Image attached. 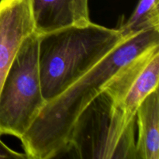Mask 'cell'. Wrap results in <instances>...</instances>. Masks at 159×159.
<instances>
[{"mask_svg":"<svg viewBox=\"0 0 159 159\" xmlns=\"http://www.w3.org/2000/svg\"><path fill=\"white\" fill-rule=\"evenodd\" d=\"M126 39L119 29L91 21L39 34V72L46 102L61 94Z\"/></svg>","mask_w":159,"mask_h":159,"instance_id":"obj_2","label":"cell"},{"mask_svg":"<svg viewBox=\"0 0 159 159\" xmlns=\"http://www.w3.org/2000/svg\"><path fill=\"white\" fill-rule=\"evenodd\" d=\"M137 159H159V92L148 95L136 111Z\"/></svg>","mask_w":159,"mask_h":159,"instance_id":"obj_8","label":"cell"},{"mask_svg":"<svg viewBox=\"0 0 159 159\" xmlns=\"http://www.w3.org/2000/svg\"><path fill=\"white\" fill-rule=\"evenodd\" d=\"M34 33L31 0H0V92L19 49Z\"/></svg>","mask_w":159,"mask_h":159,"instance_id":"obj_6","label":"cell"},{"mask_svg":"<svg viewBox=\"0 0 159 159\" xmlns=\"http://www.w3.org/2000/svg\"><path fill=\"white\" fill-rule=\"evenodd\" d=\"M135 120H129L102 92L76 120L66 152L79 158L137 159Z\"/></svg>","mask_w":159,"mask_h":159,"instance_id":"obj_3","label":"cell"},{"mask_svg":"<svg viewBox=\"0 0 159 159\" xmlns=\"http://www.w3.org/2000/svg\"><path fill=\"white\" fill-rule=\"evenodd\" d=\"M31 8L38 34L91 21L89 0H31Z\"/></svg>","mask_w":159,"mask_h":159,"instance_id":"obj_7","label":"cell"},{"mask_svg":"<svg viewBox=\"0 0 159 159\" xmlns=\"http://www.w3.org/2000/svg\"><path fill=\"white\" fill-rule=\"evenodd\" d=\"M0 158H27V157L25 153H19L9 148L0 140Z\"/></svg>","mask_w":159,"mask_h":159,"instance_id":"obj_10","label":"cell"},{"mask_svg":"<svg viewBox=\"0 0 159 159\" xmlns=\"http://www.w3.org/2000/svg\"><path fill=\"white\" fill-rule=\"evenodd\" d=\"M158 79L159 44H157L124 64L107 82L103 91L129 120H134L140 104L158 89Z\"/></svg>","mask_w":159,"mask_h":159,"instance_id":"obj_5","label":"cell"},{"mask_svg":"<svg viewBox=\"0 0 159 159\" xmlns=\"http://www.w3.org/2000/svg\"><path fill=\"white\" fill-rule=\"evenodd\" d=\"M157 44L159 29L128 37L61 94L46 102L20 139L27 158H53L66 152L73 126L85 107L103 92L124 64Z\"/></svg>","mask_w":159,"mask_h":159,"instance_id":"obj_1","label":"cell"},{"mask_svg":"<svg viewBox=\"0 0 159 159\" xmlns=\"http://www.w3.org/2000/svg\"><path fill=\"white\" fill-rule=\"evenodd\" d=\"M39 34L23 41L8 71L0 92V135L19 139L46 104L38 65Z\"/></svg>","mask_w":159,"mask_h":159,"instance_id":"obj_4","label":"cell"},{"mask_svg":"<svg viewBox=\"0 0 159 159\" xmlns=\"http://www.w3.org/2000/svg\"><path fill=\"white\" fill-rule=\"evenodd\" d=\"M118 29L124 38L159 29V0H139L130 18Z\"/></svg>","mask_w":159,"mask_h":159,"instance_id":"obj_9","label":"cell"}]
</instances>
